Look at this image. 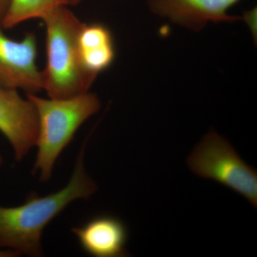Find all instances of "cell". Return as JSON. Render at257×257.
Returning <instances> with one entry per match:
<instances>
[{"label":"cell","mask_w":257,"mask_h":257,"mask_svg":"<svg viewBox=\"0 0 257 257\" xmlns=\"http://www.w3.org/2000/svg\"><path fill=\"white\" fill-rule=\"evenodd\" d=\"M86 141L77 156L68 184L60 190L40 197L32 193L18 207L0 206V248L29 256H42L44 229L66 207L77 199H87L97 189L84 168Z\"/></svg>","instance_id":"cell-1"},{"label":"cell","mask_w":257,"mask_h":257,"mask_svg":"<svg viewBox=\"0 0 257 257\" xmlns=\"http://www.w3.org/2000/svg\"><path fill=\"white\" fill-rule=\"evenodd\" d=\"M61 5L42 18L46 25L47 66L43 89L51 99H67L87 92L95 80L83 67L78 47L84 23Z\"/></svg>","instance_id":"cell-2"},{"label":"cell","mask_w":257,"mask_h":257,"mask_svg":"<svg viewBox=\"0 0 257 257\" xmlns=\"http://www.w3.org/2000/svg\"><path fill=\"white\" fill-rule=\"evenodd\" d=\"M38 115L37 154L33 174L40 182H47L56 161L73 140L76 132L100 109L99 98L85 92L67 99H45L35 94H27Z\"/></svg>","instance_id":"cell-3"},{"label":"cell","mask_w":257,"mask_h":257,"mask_svg":"<svg viewBox=\"0 0 257 257\" xmlns=\"http://www.w3.org/2000/svg\"><path fill=\"white\" fill-rule=\"evenodd\" d=\"M193 173L215 181L257 207V172L239 156L228 140L209 132L187 158Z\"/></svg>","instance_id":"cell-4"},{"label":"cell","mask_w":257,"mask_h":257,"mask_svg":"<svg viewBox=\"0 0 257 257\" xmlns=\"http://www.w3.org/2000/svg\"><path fill=\"white\" fill-rule=\"evenodd\" d=\"M35 35L27 34L22 41L5 35L0 26V87L36 94L43 89V74L37 67Z\"/></svg>","instance_id":"cell-5"},{"label":"cell","mask_w":257,"mask_h":257,"mask_svg":"<svg viewBox=\"0 0 257 257\" xmlns=\"http://www.w3.org/2000/svg\"><path fill=\"white\" fill-rule=\"evenodd\" d=\"M0 133L11 145L18 162L36 146L39 133L36 108L17 89L0 87Z\"/></svg>","instance_id":"cell-6"},{"label":"cell","mask_w":257,"mask_h":257,"mask_svg":"<svg viewBox=\"0 0 257 257\" xmlns=\"http://www.w3.org/2000/svg\"><path fill=\"white\" fill-rule=\"evenodd\" d=\"M240 0H150L155 14L174 23L194 30H201L209 22H233L239 18L229 15V10Z\"/></svg>","instance_id":"cell-7"},{"label":"cell","mask_w":257,"mask_h":257,"mask_svg":"<svg viewBox=\"0 0 257 257\" xmlns=\"http://www.w3.org/2000/svg\"><path fill=\"white\" fill-rule=\"evenodd\" d=\"M82 249L96 257L128 256L126 245L128 230L119 218L100 215L89 219L81 226L72 228Z\"/></svg>","instance_id":"cell-8"},{"label":"cell","mask_w":257,"mask_h":257,"mask_svg":"<svg viewBox=\"0 0 257 257\" xmlns=\"http://www.w3.org/2000/svg\"><path fill=\"white\" fill-rule=\"evenodd\" d=\"M78 47L83 67L95 77L114 60L112 35L109 29L101 24L83 25L79 33Z\"/></svg>","instance_id":"cell-9"},{"label":"cell","mask_w":257,"mask_h":257,"mask_svg":"<svg viewBox=\"0 0 257 257\" xmlns=\"http://www.w3.org/2000/svg\"><path fill=\"white\" fill-rule=\"evenodd\" d=\"M69 5V0H10L2 28H14L26 20L42 18L54 8Z\"/></svg>","instance_id":"cell-10"},{"label":"cell","mask_w":257,"mask_h":257,"mask_svg":"<svg viewBox=\"0 0 257 257\" xmlns=\"http://www.w3.org/2000/svg\"><path fill=\"white\" fill-rule=\"evenodd\" d=\"M243 19L249 26L250 30L252 32L253 35L256 37V8L246 12L244 15H243Z\"/></svg>","instance_id":"cell-11"},{"label":"cell","mask_w":257,"mask_h":257,"mask_svg":"<svg viewBox=\"0 0 257 257\" xmlns=\"http://www.w3.org/2000/svg\"><path fill=\"white\" fill-rule=\"evenodd\" d=\"M10 3V0H0V26L4 19Z\"/></svg>","instance_id":"cell-12"},{"label":"cell","mask_w":257,"mask_h":257,"mask_svg":"<svg viewBox=\"0 0 257 257\" xmlns=\"http://www.w3.org/2000/svg\"><path fill=\"white\" fill-rule=\"evenodd\" d=\"M20 256L18 253L10 249L0 248V257H13Z\"/></svg>","instance_id":"cell-13"},{"label":"cell","mask_w":257,"mask_h":257,"mask_svg":"<svg viewBox=\"0 0 257 257\" xmlns=\"http://www.w3.org/2000/svg\"><path fill=\"white\" fill-rule=\"evenodd\" d=\"M82 1V0H69V5H77Z\"/></svg>","instance_id":"cell-14"},{"label":"cell","mask_w":257,"mask_h":257,"mask_svg":"<svg viewBox=\"0 0 257 257\" xmlns=\"http://www.w3.org/2000/svg\"><path fill=\"white\" fill-rule=\"evenodd\" d=\"M3 157H2V155H0V166L3 165Z\"/></svg>","instance_id":"cell-15"}]
</instances>
